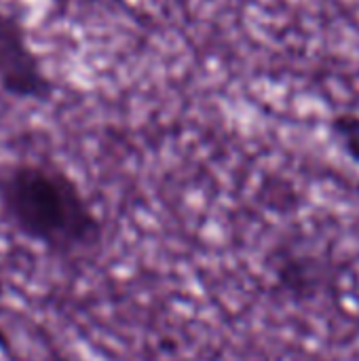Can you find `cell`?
Here are the masks:
<instances>
[{"label":"cell","mask_w":359,"mask_h":361,"mask_svg":"<svg viewBox=\"0 0 359 361\" xmlns=\"http://www.w3.org/2000/svg\"><path fill=\"white\" fill-rule=\"evenodd\" d=\"M0 214L21 239L59 260L95 254L106 235L80 182L53 161L6 165L0 171Z\"/></svg>","instance_id":"obj_1"},{"label":"cell","mask_w":359,"mask_h":361,"mask_svg":"<svg viewBox=\"0 0 359 361\" xmlns=\"http://www.w3.org/2000/svg\"><path fill=\"white\" fill-rule=\"evenodd\" d=\"M347 267L330 247L300 235H284L262 256L267 294L294 309H328L349 292Z\"/></svg>","instance_id":"obj_2"},{"label":"cell","mask_w":359,"mask_h":361,"mask_svg":"<svg viewBox=\"0 0 359 361\" xmlns=\"http://www.w3.org/2000/svg\"><path fill=\"white\" fill-rule=\"evenodd\" d=\"M57 85L32 44L21 13L0 8V93L28 104H47Z\"/></svg>","instance_id":"obj_3"},{"label":"cell","mask_w":359,"mask_h":361,"mask_svg":"<svg viewBox=\"0 0 359 361\" xmlns=\"http://www.w3.org/2000/svg\"><path fill=\"white\" fill-rule=\"evenodd\" d=\"M328 133L341 154L359 167V112L341 110L328 118Z\"/></svg>","instance_id":"obj_4"}]
</instances>
